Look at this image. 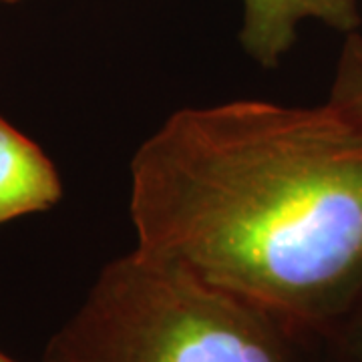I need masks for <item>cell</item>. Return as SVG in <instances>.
<instances>
[{
	"mask_svg": "<svg viewBox=\"0 0 362 362\" xmlns=\"http://www.w3.org/2000/svg\"><path fill=\"white\" fill-rule=\"evenodd\" d=\"M129 180L145 258L332 340L362 302V125L334 105L185 107Z\"/></svg>",
	"mask_w": 362,
	"mask_h": 362,
	"instance_id": "1",
	"label": "cell"
},
{
	"mask_svg": "<svg viewBox=\"0 0 362 362\" xmlns=\"http://www.w3.org/2000/svg\"><path fill=\"white\" fill-rule=\"evenodd\" d=\"M42 362H344L332 338L139 252L99 272Z\"/></svg>",
	"mask_w": 362,
	"mask_h": 362,
	"instance_id": "2",
	"label": "cell"
},
{
	"mask_svg": "<svg viewBox=\"0 0 362 362\" xmlns=\"http://www.w3.org/2000/svg\"><path fill=\"white\" fill-rule=\"evenodd\" d=\"M306 21L349 35L361 26V8L356 0H244L242 49L259 66L274 69L292 49L298 26Z\"/></svg>",
	"mask_w": 362,
	"mask_h": 362,
	"instance_id": "3",
	"label": "cell"
},
{
	"mask_svg": "<svg viewBox=\"0 0 362 362\" xmlns=\"http://www.w3.org/2000/svg\"><path fill=\"white\" fill-rule=\"evenodd\" d=\"M63 197V181L49 156L0 115V226L49 211Z\"/></svg>",
	"mask_w": 362,
	"mask_h": 362,
	"instance_id": "4",
	"label": "cell"
},
{
	"mask_svg": "<svg viewBox=\"0 0 362 362\" xmlns=\"http://www.w3.org/2000/svg\"><path fill=\"white\" fill-rule=\"evenodd\" d=\"M328 103L362 125V37L356 30L342 45Z\"/></svg>",
	"mask_w": 362,
	"mask_h": 362,
	"instance_id": "5",
	"label": "cell"
},
{
	"mask_svg": "<svg viewBox=\"0 0 362 362\" xmlns=\"http://www.w3.org/2000/svg\"><path fill=\"white\" fill-rule=\"evenodd\" d=\"M344 362H362V302L334 338Z\"/></svg>",
	"mask_w": 362,
	"mask_h": 362,
	"instance_id": "6",
	"label": "cell"
},
{
	"mask_svg": "<svg viewBox=\"0 0 362 362\" xmlns=\"http://www.w3.org/2000/svg\"><path fill=\"white\" fill-rule=\"evenodd\" d=\"M0 362H18V361H14V358H8L6 354H2V352H0Z\"/></svg>",
	"mask_w": 362,
	"mask_h": 362,
	"instance_id": "7",
	"label": "cell"
},
{
	"mask_svg": "<svg viewBox=\"0 0 362 362\" xmlns=\"http://www.w3.org/2000/svg\"><path fill=\"white\" fill-rule=\"evenodd\" d=\"M2 4H18V2H25V0H0Z\"/></svg>",
	"mask_w": 362,
	"mask_h": 362,
	"instance_id": "8",
	"label": "cell"
}]
</instances>
